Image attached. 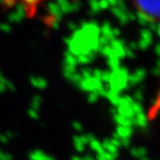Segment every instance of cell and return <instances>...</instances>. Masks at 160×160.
I'll use <instances>...</instances> for the list:
<instances>
[{
    "label": "cell",
    "mask_w": 160,
    "mask_h": 160,
    "mask_svg": "<svg viewBox=\"0 0 160 160\" xmlns=\"http://www.w3.org/2000/svg\"><path fill=\"white\" fill-rule=\"evenodd\" d=\"M158 116H160V80H159V85L156 91L155 97L153 98V101L148 110V120H154Z\"/></svg>",
    "instance_id": "3957f363"
},
{
    "label": "cell",
    "mask_w": 160,
    "mask_h": 160,
    "mask_svg": "<svg viewBox=\"0 0 160 160\" xmlns=\"http://www.w3.org/2000/svg\"><path fill=\"white\" fill-rule=\"evenodd\" d=\"M50 0H0V5L10 9L18 8L28 18H34Z\"/></svg>",
    "instance_id": "6da1fadb"
},
{
    "label": "cell",
    "mask_w": 160,
    "mask_h": 160,
    "mask_svg": "<svg viewBox=\"0 0 160 160\" xmlns=\"http://www.w3.org/2000/svg\"><path fill=\"white\" fill-rule=\"evenodd\" d=\"M135 6L146 18L160 20V0H134Z\"/></svg>",
    "instance_id": "7a4b0ae2"
}]
</instances>
